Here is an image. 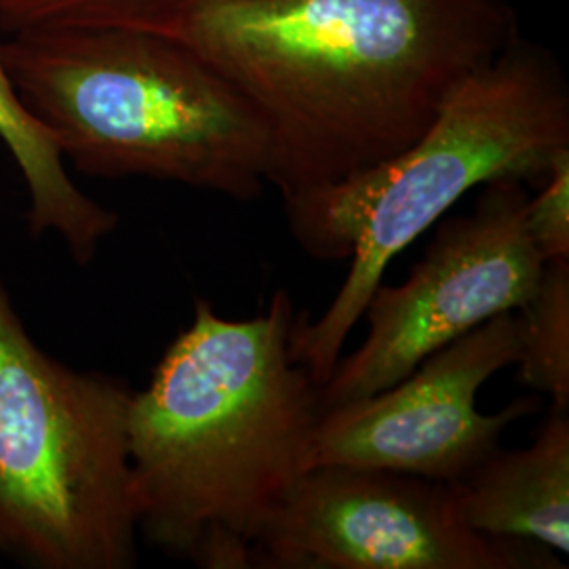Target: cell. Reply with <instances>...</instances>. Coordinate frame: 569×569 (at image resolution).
<instances>
[{"instance_id": "cell-1", "label": "cell", "mask_w": 569, "mask_h": 569, "mask_svg": "<svg viewBox=\"0 0 569 569\" xmlns=\"http://www.w3.org/2000/svg\"><path fill=\"white\" fill-rule=\"evenodd\" d=\"M161 34L260 117L281 199L401 152L521 37L509 0H183Z\"/></svg>"}, {"instance_id": "cell-2", "label": "cell", "mask_w": 569, "mask_h": 569, "mask_svg": "<svg viewBox=\"0 0 569 569\" xmlns=\"http://www.w3.org/2000/svg\"><path fill=\"white\" fill-rule=\"evenodd\" d=\"M293 300L220 317L194 302L150 385L133 392L129 456L140 531L199 568L249 569L258 533L308 468L321 387L293 359Z\"/></svg>"}, {"instance_id": "cell-3", "label": "cell", "mask_w": 569, "mask_h": 569, "mask_svg": "<svg viewBox=\"0 0 569 569\" xmlns=\"http://www.w3.org/2000/svg\"><path fill=\"white\" fill-rule=\"evenodd\" d=\"M569 150V87L547 49L510 42L468 72L401 152L342 182L283 199L291 237L315 260H350L317 321L298 315L293 359L323 387L388 264L470 190L538 186Z\"/></svg>"}, {"instance_id": "cell-4", "label": "cell", "mask_w": 569, "mask_h": 569, "mask_svg": "<svg viewBox=\"0 0 569 569\" xmlns=\"http://www.w3.org/2000/svg\"><path fill=\"white\" fill-rule=\"evenodd\" d=\"M0 51L21 103L82 173L262 197L264 124L182 42L136 28H44L7 34Z\"/></svg>"}, {"instance_id": "cell-5", "label": "cell", "mask_w": 569, "mask_h": 569, "mask_svg": "<svg viewBox=\"0 0 569 569\" xmlns=\"http://www.w3.org/2000/svg\"><path fill=\"white\" fill-rule=\"evenodd\" d=\"M131 397L42 352L0 281V552L39 569L136 566Z\"/></svg>"}, {"instance_id": "cell-6", "label": "cell", "mask_w": 569, "mask_h": 569, "mask_svg": "<svg viewBox=\"0 0 569 569\" xmlns=\"http://www.w3.org/2000/svg\"><path fill=\"white\" fill-rule=\"evenodd\" d=\"M528 199L519 180L481 186L475 209L439 226L406 283L376 287L366 340L333 367L323 409L392 387L439 348L528 302L545 270L526 226Z\"/></svg>"}, {"instance_id": "cell-7", "label": "cell", "mask_w": 569, "mask_h": 569, "mask_svg": "<svg viewBox=\"0 0 569 569\" xmlns=\"http://www.w3.org/2000/svg\"><path fill=\"white\" fill-rule=\"evenodd\" d=\"M555 550L468 526L453 489L382 468H308L258 533L249 569H563Z\"/></svg>"}, {"instance_id": "cell-8", "label": "cell", "mask_w": 569, "mask_h": 569, "mask_svg": "<svg viewBox=\"0 0 569 569\" xmlns=\"http://www.w3.org/2000/svg\"><path fill=\"white\" fill-rule=\"evenodd\" d=\"M521 357L519 312L509 310L439 348L406 378L323 409L315 467L382 468L453 486L496 449L505 430L540 409L523 397L481 413L479 390Z\"/></svg>"}, {"instance_id": "cell-9", "label": "cell", "mask_w": 569, "mask_h": 569, "mask_svg": "<svg viewBox=\"0 0 569 569\" xmlns=\"http://www.w3.org/2000/svg\"><path fill=\"white\" fill-rule=\"evenodd\" d=\"M462 519L496 538L569 552V416L550 409L526 449L498 448L451 486Z\"/></svg>"}, {"instance_id": "cell-10", "label": "cell", "mask_w": 569, "mask_h": 569, "mask_svg": "<svg viewBox=\"0 0 569 569\" xmlns=\"http://www.w3.org/2000/svg\"><path fill=\"white\" fill-rule=\"evenodd\" d=\"M0 142L18 164L28 188L32 234L56 232L79 264H89L117 228L114 211L87 197L72 182L60 148L21 103L0 51Z\"/></svg>"}, {"instance_id": "cell-11", "label": "cell", "mask_w": 569, "mask_h": 569, "mask_svg": "<svg viewBox=\"0 0 569 569\" xmlns=\"http://www.w3.org/2000/svg\"><path fill=\"white\" fill-rule=\"evenodd\" d=\"M517 312L521 382L549 395L552 409L569 411V260L545 262L533 293Z\"/></svg>"}, {"instance_id": "cell-12", "label": "cell", "mask_w": 569, "mask_h": 569, "mask_svg": "<svg viewBox=\"0 0 569 569\" xmlns=\"http://www.w3.org/2000/svg\"><path fill=\"white\" fill-rule=\"evenodd\" d=\"M183 0H0L7 34L44 28H136L163 32Z\"/></svg>"}, {"instance_id": "cell-13", "label": "cell", "mask_w": 569, "mask_h": 569, "mask_svg": "<svg viewBox=\"0 0 569 569\" xmlns=\"http://www.w3.org/2000/svg\"><path fill=\"white\" fill-rule=\"evenodd\" d=\"M536 188L526 209L529 239L545 262L569 260V150L555 159Z\"/></svg>"}]
</instances>
